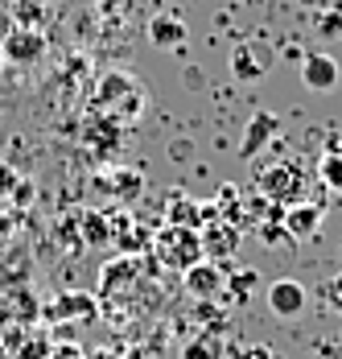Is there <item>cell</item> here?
<instances>
[{
	"label": "cell",
	"mask_w": 342,
	"mask_h": 359,
	"mask_svg": "<svg viewBox=\"0 0 342 359\" xmlns=\"http://www.w3.org/2000/svg\"><path fill=\"white\" fill-rule=\"evenodd\" d=\"M153 252H157V260H161L165 269H177V273H186L190 264H198L206 256L198 227H177V223H165V227L153 236Z\"/></svg>",
	"instance_id": "cell-1"
},
{
	"label": "cell",
	"mask_w": 342,
	"mask_h": 359,
	"mask_svg": "<svg viewBox=\"0 0 342 359\" xmlns=\"http://www.w3.org/2000/svg\"><path fill=\"white\" fill-rule=\"evenodd\" d=\"M256 186H260L264 198H273L276 207H293V203L306 198V170L297 161H276V165L256 174Z\"/></svg>",
	"instance_id": "cell-2"
},
{
	"label": "cell",
	"mask_w": 342,
	"mask_h": 359,
	"mask_svg": "<svg viewBox=\"0 0 342 359\" xmlns=\"http://www.w3.org/2000/svg\"><path fill=\"white\" fill-rule=\"evenodd\" d=\"M144 91H140V83L132 79V74H120V71H111V74H103V83H100V95H95V104L100 108H111V111H120V116H137L144 104Z\"/></svg>",
	"instance_id": "cell-3"
},
{
	"label": "cell",
	"mask_w": 342,
	"mask_h": 359,
	"mask_svg": "<svg viewBox=\"0 0 342 359\" xmlns=\"http://www.w3.org/2000/svg\"><path fill=\"white\" fill-rule=\"evenodd\" d=\"M198 236H203V252L206 260H227V256H235L240 252V223H231V219H206L203 227H198Z\"/></svg>",
	"instance_id": "cell-4"
},
{
	"label": "cell",
	"mask_w": 342,
	"mask_h": 359,
	"mask_svg": "<svg viewBox=\"0 0 342 359\" xmlns=\"http://www.w3.org/2000/svg\"><path fill=\"white\" fill-rule=\"evenodd\" d=\"M182 281H186V293L190 297H198V302H210V297H219L223 289H227V273H223V260H198V264H190L186 273H182Z\"/></svg>",
	"instance_id": "cell-5"
},
{
	"label": "cell",
	"mask_w": 342,
	"mask_h": 359,
	"mask_svg": "<svg viewBox=\"0 0 342 359\" xmlns=\"http://www.w3.org/2000/svg\"><path fill=\"white\" fill-rule=\"evenodd\" d=\"M306 285L301 281H293V277H280L268 285V310H273L276 318H301L306 314Z\"/></svg>",
	"instance_id": "cell-6"
},
{
	"label": "cell",
	"mask_w": 342,
	"mask_h": 359,
	"mask_svg": "<svg viewBox=\"0 0 342 359\" xmlns=\"http://www.w3.org/2000/svg\"><path fill=\"white\" fill-rule=\"evenodd\" d=\"M322 219H326V207L322 203H293V207H285V231H289V240H309V236H317V227H322Z\"/></svg>",
	"instance_id": "cell-7"
},
{
	"label": "cell",
	"mask_w": 342,
	"mask_h": 359,
	"mask_svg": "<svg viewBox=\"0 0 342 359\" xmlns=\"http://www.w3.org/2000/svg\"><path fill=\"white\" fill-rule=\"evenodd\" d=\"M276 133H280V116L273 111H256L252 120H247V128H243V141H240V157L243 161H252L264 144L273 141Z\"/></svg>",
	"instance_id": "cell-8"
},
{
	"label": "cell",
	"mask_w": 342,
	"mask_h": 359,
	"mask_svg": "<svg viewBox=\"0 0 342 359\" xmlns=\"http://www.w3.org/2000/svg\"><path fill=\"white\" fill-rule=\"evenodd\" d=\"M338 62L330 58V54H309L306 62H301V79H306L309 91H334L338 87Z\"/></svg>",
	"instance_id": "cell-9"
},
{
	"label": "cell",
	"mask_w": 342,
	"mask_h": 359,
	"mask_svg": "<svg viewBox=\"0 0 342 359\" xmlns=\"http://www.w3.org/2000/svg\"><path fill=\"white\" fill-rule=\"evenodd\" d=\"M4 54L13 62H34V58L46 54V37L37 34V29H13V34L4 37Z\"/></svg>",
	"instance_id": "cell-10"
},
{
	"label": "cell",
	"mask_w": 342,
	"mask_h": 359,
	"mask_svg": "<svg viewBox=\"0 0 342 359\" xmlns=\"http://www.w3.org/2000/svg\"><path fill=\"white\" fill-rule=\"evenodd\" d=\"M149 41L161 46V50L182 46V41H186V21H182V17H170V13L153 17V21H149Z\"/></svg>",
	"instance_id": "cell-11"
},
{
	"label": "cell",
	"mask_w": 342,
	"mask_h": 359,
	"mask_svg": "<svg viewBox=\"0 0 342 359\" xmlns=\"http://www.w3.org/2000/svg\"><path fill=\"white\" fill-rule=\"evenodd\" d=\"M264 71H268V67H264V58H256L252 46H235V50H231V74H235L240 83H256Z\"/></svg>",
	"instance_id": "cell-12"
},
{
	"label": "cell",
	"mask_w": 342,
	"mask_h": 359,
	"mask_svg": "<svg viewBox=\"0 0 342 359\" xmlns=\"http://www.w3.org/2000/svg\"><path fill=\"white\" fill-rule=\"evenodd\" d=\"M223 339H219V330H203V334H194L186 347H182V359H223Z\"/></svg>",
	"instance_id": "cell-13"
},
{
	"label": "cell",
	"mask_w": 342,
	"mask_h": 359,
	"mask_svg": "<svg viewBox=\"0 0 342 359\" xmlns=\"http://www.w3.org/2000/svg\"><path fill=\"white\" fill-rule=\"evenodd\" d=\"M210 215H214V211H203V207H194L186 194H173V203H170V223H177V227H203Z\"/></svg>",
	"instance_id": "cell-14"
},
{
	"label": "cell",
	"mask_w": 342,
	"mask_h": 359,
	"mask_svg": "<svg viewBox=\"0 0 342 359\" xmlns=\"http://www.w3.org/2000/svg\"><path fill=\"white\" fill-rule=\"evenodd\" d=\"M317 174H322V182H326L334 194H342V141H330V144H326Z\"/></svg>",
	"instance_id": "cell-15"
},
{
	"label": "cell",
	"mask_w": 342,
	"mask_h": 359,
	"mask_svg": "<svg viewBox=\"0 0 342 359\" xmlns=\"http://www.w3.org/2000/svg\"><path fill=\"white\" fill-rule=\"evenodd\" d=\"M256 285H260V277H256L252 269H235V273L227 277V289H231V297H235V302H247Z\"/></svg>",
	"instance_id": "cell-16"
},
{
	"label": "cell",
	"mask_w": 342,
	"mask_h": 359,
	"mask_svg": "<svg viewBox=\"0 0 342 359\" xmlns=\"http://www.w3.org/2000/svg\"><path fill=\"white\" fill-rule=\"evenodd\" d=\"M317 34L322 37H342V4H334L330 13L317 17Z\"/></svg>",
	"instance_id": "cell-17"
},
{
	"label": "cell",
	"mask_w": 342,
	"mask_h": 359,
	"mask_svg": "<svg viewBox=\"0 0 342 359\" xmlns=\"http://www.w3.org/2000/svg\"><path fill=\"white\" fill-rule=\"evenodd\" d=\"M231 359H276V355L268 343H240V347H231Z\"/></svg>",
	"instance_id": "cell-18"
},
{
	"label": "cell",
	"mask_w": 342,
	"mask_h": 359,
	"mask_svg": "<svg viewBox=\"0 0 342 359\" xmlns=\"http://www.w3.org/2000/svg\"><path fill=\"white\" fill-rule=\"evenodd\" d=\"M17 359H50V351H46V343H41V339H34L29 347H21V351H17Z\"/></svg>",
	"instance_id": "cell-19"
},
{
	"label": "cell",
	"mask_w": 342,
	"mask_h": 359,
	"mask_svg": "<svg viewBox=\"0 0 342 359\" xmlns=\"http://www.w3.org/2000/svg\"><path fill=\"white\" fill-rule=\"evenodd\" d=\"M326 297H330V306H334V314H342V273L326 285Z\"/></svg>",
	"instance_id": "cell-20"
},
{
	"label": "cell",
	"mask_w": 342,
	"mask_h": 359,
	"mask_svg": "<svg viewBox=\"0 0 342 359\" xmlns=\"http://www.w3.org/2000/svg\"><path fill=\"white\" fill-rule=\"evenodd\" d=\"M103 227H107L103 219H87V240H91V244H103V240H107V231H103Z\"/></svg>",
	"instance_id": "cell-21"
},
{
	"label": "cell",
	"mask_w": 342,
	"mask_h": 359,
	"mask_svg": "<svg viewBox=\"0 0 342 359\" xmlns=\"http://www.w3.org/2000/svg\"><path fill=\"white\" fill-rule=\"evenodd\" d=\"M54 359H87V355H83V351H78V347H74V343H70L67 351H58V355H54Z\"/></svg>",
	"instance_id": "cell-22"
},
{
	"label": "cell",
	"mask_w": 342,
	"mask_h": 359,
	"mask_svg": "<svg viewBox=\"0 0 342 359\" xmlns=\"http://www.w3.org/2000/svg\"><path fill=\"white\" fill-rule=\"evenodd\" d=\"M4 62H8V54H4V41H0V71H4Z\"/></svg>",
	"instance_id": "cell-23"
}]
</instances>
